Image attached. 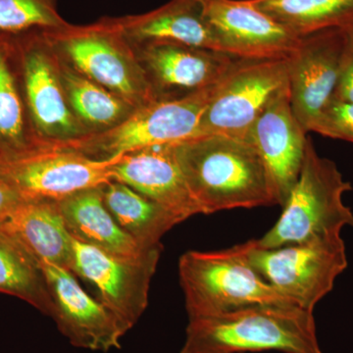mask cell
<instances>
[{"label": "cell", "instance_id": "e0dca14e", "mask_svg": "<svg viewBox=\"0 0 353 353\" xmlns=\"http://www.w3.org/2000/svg\"><path fill=\"white\" fill-rule=\"evenodd\" d=\"M176 143L148 146L121 155L111 165V175L112 180L129 185L185 221L201 211L179 163Z\"/></svg>", "mask_w": 353, "mask_h": 353}, {"label": "cell", "instance_id": "f1b7e54d", "mask_svg": "<svg viewBox=\"0 0 353 353\" xmlns=\"http://www.w3.org/2000/svg\"><path fill=\"white\" fill-rule=\"evenodd\" d=\"M23 201L20 194L0 178V225L11 217Z\"/></svg>", "mask_w": 353, "mask_h": 353}, {"label": "cell", "instance_id": "8992f818", "mask_svg": "<svg viewBox=\"0 0 353 353\" xmlns=\"http://www.w3.org/2000/svg\"><path fill=\"white\" fill-rule=\"evenodd\" d=\"M21 87L37 146L87 136L72 112L62 81L61 61L43 30L12 34Z\"/></svg>", "mask_w": 353, "mask_h": 353}, {"label": "cell", "instance_id": "484cf974", "mask_svg": "<svg viewBox=\"0 0 353 353\" xmlns=\"http://www.w3.org/2000/svg\"><path fill=\"white\" fill-rule=\"evenodd\" d=\"M67 24L58 13L57 0H0L1 32L55 30Z\"/></svg>", "mask_w": 353, "mask_h": 353}, {"label": "cell", "instance_id": "5bb4252c", "mask_svg": "<svg viewBox=\"0 0 353 353\" xmlns=\"http://www.w3.org/2000/svg\"><path fill=\"white\" fill-rule=\"evenodd\" d=\"M155 101H176L219 82L238 57L173 43L134 46Z\"/></svg>", "mask_w": 353, "mask_h": 353}, {"label": "cell", "instance_id": "3957f363", "mask_svg": "<svg viewBox=\"0 0 353 353\" xmlns=\"http://www.w3.org/2000/svg\"><path fill=\"white\" fill-rule=\"evenodd\" d=\"M252 245L250 241L219 252L183 253L179 260V278L189 319L256 304L294 305L252 266Z\"/></svg>", "mask_w": 353, "mask_h": 353}, {"label": "cell", "instance_id": "ba28073f", "mask_svg": "<svg viewBox=\"0 0 353 353\" xmlns=\"http://www.w3.org/2000/svg\"><path fill=\"white\" fill-rule=\"evenodd\" d=\"M215 85L176 101L150 102L112 129L54 145L92 159L109 160L148 146L194 138Z\"/></svg>", "mask_w": 353, "mask_h": 353}, {"label": "cell", "instance_id": "2e32d148", "mask_svg": "<svg viewBox=\"0 0 353 353\" xmlns=\"http://www.w3.org/2000/svg\"><path fill=\"white\" fill-rule=\"evenodd\" d=\"M307 139L292 110L289 88L267 106L246 137L268 172L277 205H284L296 183Z\"/></svg>", "mask_w": 353, "mask_h": 353}, {"label": "cell", "instance_id": "cb8c5ba5", "mask_svg": "<svg viewBox=\"0 0 353 353\" xmlns=\"http://www.w3.org/2000/svg\"><path fill=\"white\" fill-rule=\"evenodd\" d=\"M0 292L18 297L50 317L52 303L41 265L19 239L2 226Z\"/></svg>", "mask_w": 353, "mask_h": 353}, {"label": "cell", "instance_id": "7a4b0ae2", "mask_svg": "<svg viewBox=\"0 0 353 353\" xmlns=\"http://www.w3.org/2000/svg\"><path fill=\"white\" fill-rule=\"evenodd\" d=\"M323 353L314 314L294 305L256 304L189 319L181 353Z\"/></svg>", "mask_w": 353, "mask_h": 353}, {"label": "cell", "instance_id": "d4e9b609", "mask_svg": "<svg viewBox=\"0 0 353 353\" xmlns=\"http://www.w3.org/2000/svg\"><path fill=\"white\" fill-rule=\"evenodd\" d=\"M259 10L299 37L353 29V0H252Z\"/></svg>", "mask_w": 353, "mask_h": 353}, {"label": "cell", "instance_id": "52a82bcc", "mask_svg": "<svg viewBox=\"0 0 353 353\" xmlns=\"http://www.w3.org/2000/svg\"><path fill=\"white\" fill-rule=\"evenodd\" d=\"M250 260L279 294L311 312L348 265L341 234L274 248H259L252 240Z\"/></svg>", "mask_w": 353, "mask_h": 353}, {"label": "cell", "instance_id": "30bf717a", "mask_svg": "<svg viewBox=\"0 0 353 353\" xmlns=\"http://www.w3.org/2000/svg\"><path fill=\"white\" fill-rule=\"evenodd\" d=\"M116 159H92L63 146L39 145L0 158V178L24 201H60L112 181L111 165Z\"/></svg>", "mask_w": 353, "mask_h": 353}, {"label": "cell", "instance_id": "d6986e66", "mask_svg": "<svg viewBox=\"0 0 353 353\" xmlns=\"http://www.w3.org/2000/svg\"><path fill=\"white\" fill-rule=\"evenodd\" d=\"M101 187L82 190L57 201L70 234L120 256L139 257L152 250L141 248L123 231L104 203Z\"/></svg>", "mask_w": 353, "mask_h": 353}, {"label": "cell", "instance_id": "ffe728a7", "mask_svg": "<svg viewBox=\"0 0 353 353\" xmlns=\"http://www.w3.org/2000/svg\"><path fill=\"white\" fill-rule=\"evenodd\" d=\"M0 226L15 234L39 263L55 264L70 270L72 236L57 201H23Z\"/></svg>", "mask_w": 353, "mask_h": 353}, {"label": "cell", "instance_id": "603a6c76", "mask_svg": "<svg viewBox=\"0 0 353 353\" xmlns=\"http://www.w3.org/2000/svg\"><path fill=\"white\" fill-rule=\"evenodd\" d=\"M60 61L70 108L87 134L118 126L138 108L120 95L70 68L61 59Z\"/></svg>", "mask_w": 353, "mask_h": 353}, {"label": "cell", "instance_id": "277c9868", "mask_svg": "<svg viewBox=\"0 0 353 353\" xmlns=\"http://www.w3.org/2000/svg\"><path fill=\"white\" fill-rule=\"evenodd\" d=\"M352 190L334 162L320 157L308 137L301 173L282 206V214L256 240L257 245L274 248L341 234L343 228L353 227V212L343 201V194Z\"/></svg>", "mask_w": 353, "mask_h": 353}, {"label": "cell", "instance_id": "7402d4cb", "mask_svg": "<svg viewBox=\"0 0 353 353\" xmlns=\"http://www.w3.org/2000/svg\"><path fill=\"white\" fill-rule=\"evenodd\" d=\"M21 87L12 34L0 32V158L36 148Z\"/></svg>", "mask_w": 353, "mask_h": 353}, {"label": "cell", "instance_id": "7c38bea8", "mask_svg": "<svg viewBox=\"0 0 353 353\" xmlns=\"http://www.w3.org/2000/svg\"><path fill=\"white\" fill-rule=\"evenodd\" d=\"M350 30L329 29L301 37L285 58L290 104L306 132H312L333 97Z\"/></svg>", "mask_w": 353, "mask_h": 353}, {"label": "cell", "instance_id": "8fae6325", "mask_svg": "<svg viewBox=\"0 0 353 353\" xmlns=\"http://www.w3.org/2000/svg\"><path fill=\"white\" fill-rule=\"evenodd\" d=\"M161 252L160 245L139 257L120 256L72 236L70 270L94 285L99 301L130 331L148 307Z\"/></svg>", "mask_w": 353, "mask_h": 353}, {"label": "cell", "instance_id": "6da1fadb", "mask_svg": "<svg viewBox=\"0 0 353 353\" xmlns=\"http://www.w3.org/2000/svg\"><path fill=\"white\" fill-rule=\"evenodd\" d=\"M176 153L201 214L277 205L268 172L248 141L208 134L176 143Z\"/></svg>", "mask_w": 353, "mask_h": 353}, {"label": "cell", "instance_id": "9a60e30c", "mask_svg": "<svg viewBox=\"0 0 353 353\" xmlns=\"http://www.w3.org/2000/svg\"><path fill=\"white\" fill-rule=\"evenodd\" d=\"M204 16L221 52L241 59L288 58L301 39L252 0H204Z\"/></svg>", "mask_w": 353, "mask_h": 353}, {"label": "cell", "instance_id": "83f0119b", "mask_svg": "<svg viewBox=\"0 0 353 353\" xmlns=\"http://www.w3.org/2000/svg\"><path fill=\"white\" fill-rule=\"evenodd\" d=\"M332 99L353 103V29L348 31L338 81Z\"/></svg>", "mask_w": 353, "mask_h": 353}, {"label": "cell", "instance_id": "44dd1931", "mask_svg": "<svg viewBox=\"0 0 353 353\" xmlns=\"http://www.w3.org/2000/svg\"><path fill=\"white\" fill-rule=\"evenodd\" d=\"M101 190L104 203L114 219L145 250L161 245L162 236L183 222L170 211L119 181L106 183Z\"/></svg>", "mask_w": 353, "mask_h": 353}, {"label": "cell", "instance_id": "4fadbf2b", "mask_svg": "<svg viewBox=\"0 0 353 353\" xmlns=\"http://www.w3.org/2000/svg\"><path fill=\"white\" fill-rule=\"evenodd\" d=\"M52 303L50 317L74 347L92 352L119 350L128 330L99 299L83 289L75 274L58 265L39 263Z\"/></svg>", "mask_w": 353, "mask_h": 353}, {"label": "cell", "instance_id": "9c48e42d", "mask_svg": "<svg viewBox=\"0 0 353 353\" xmlns=\"http://www.w3.org/2000/svg\"><path fill=\"white\" fill-rule=\"evenodd\" d=\"M288 88L285 58H238L216 83L194 138L223 134L246 141L257 118Z\"/></svg>", "mask_w": 353, "mask_h": 353}, {"label": "cell", "instance_id": "4316f807", "mask_svg": "<svg viewBox=\"0 0 353 353\" xmlns=\"http://www.w3.org/2000/svg\"><path fill=\"white\" fill-rule=\"evenodd\" d=\"M312 132L353 143V103L332 99L316 121Z\"/></svg>", "mask_w": 353, "mask_h": 353}, {"label": "cell", "instance_id": "ac0fdd59", "mask_svg": "<svg viewBox=\"0 0 353 353\" xmlns=\"http://www.w3.org/2000/svg\"><path fill=\"white\" fill-rule=\"evenodd\" d=\"M115 21L132 46L173 43L220 51L204 16V0H170L150 12Z\"/></svg>", "mask_w": 353, "mask_h": 353}, {"label": "cell", "instance_id": "5b68a950", "mask_svg": "<svg viewBox=\"0 0 353 353\" xmlns=\"http://www.w3.org/2000/svg\"><path fill=\"white\" fill-rule=\"evenodd\" d=\"M58 57L79 74L120 95L136 108L155 101L136 50L115 18L87 26L43 30Z\"/></svg>", "mask_w": 353, "mask_h": 353}]
</instances>
